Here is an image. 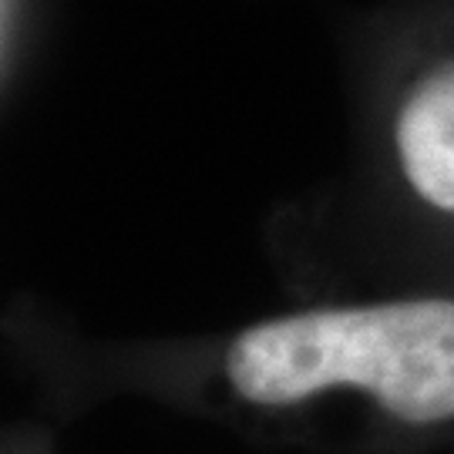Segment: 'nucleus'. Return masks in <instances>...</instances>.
Segmentation results:
<instances>
[{
	"instance_id": "1",
	"label": "nucleus",
	"mask_w": 454,
	"mask_h": 454,
	"mask_svg": "<svg viewBox=\"0 0 454 454\" xmlns=\"http://www.w3.org/2000/svg\"><path fill=\"white\" fill-rule=\"evenodd\" d=\"M226 373L253 404H296L326 387L371 390L394 418H454V300L309 309L246 330Z\"/></svg>"
},
{
	"instance_id": "2",
	"label": "nucleus",
	"mask_w": 454,
	"mask_h": 454,
	"mask_svg": "<svg viewBox=\"0 0 454 454\" xmlns=\"http://www.w3.org/2000/svg\"><path fill=\"white\" fill-rule=\"evenodd\" d=\"M394 138L407 182L431 206L454 212V65L427 74L411 91Z\"/></svg>"
}]
</instances>
